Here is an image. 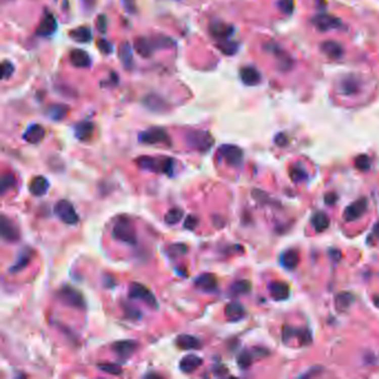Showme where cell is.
<instances>
[{
    "label": "cell",
    "instance_id": "1",
    "mask_svg": "<svg viewBox=\"0 0 379 379\" xmlns=\"http://www.w3.org/2000/svg\"><path fill=\"white\" fill-rule=\"evenodd\" d=\"M139 168L154 174H165L172 176L175 171V159L170 157H154V156H140L136 159Z\"/></svg>",
    "mask_w": 379,
    "mask_h": 379
},
{
    "label": "cell",
    "instance_id": "2",
    "mask_svg": "<svg viewBox=\"0 0 379 379\" xmlns=\"http://www.w3.org/2000/svg\"><path fill=\"white\" fill-rule=\"evenodd\" d=\"M111 236L117 242L130 245V246H135L137 244L136 229L133 227L132 221L127 217H120L116 220Z\"/></svg>",
    "mask_w": 379,
    "mask_h": 379
},
{
    "label": "cell",
    "instance_id": "3",
    "mask_svg": "<svg viewBox=\"0 0 379 379\" xmlns=\"http://www.w3.org/2000/svg\"><path fill=\"white\" fill-rule=\"evenodd\" d=\"M186 143L189 147L199 153H207L213 147L215 141L209 131L189 130L186 133Z\"/></svg>",
    "mask_w": 379,
    "mask_h": 379
},
{
    "label": "cell",
    "instance_id": "4",
    "mask_svg": "<svg viewBox=\"0 0 379 379\" xmlns=\"http://www.w3.org/2000/svg\"><path fill=\"white\" fill-rule=\"evenodd\" d=\"M138 140L144 145H165L171 146V139L164 128L152 127L138 135Z\"/></svg>",
    "mask_w": 379,
    "mask_h": 379
},
{
    "label": "cell",
    "instance_id": "5",
    "mask_svg": "<svg viewBox=\"0 0 379 379\" xmlns=\"http://www.w3.org/2000/svg\"><path fill=\"white\" fill-rule=\"evenodd\" d=\"M57 296L61 303H64L66 306H69L71 308L85 309L87 306L82 294L79 291H77L76 288L68 285L61 287L57 293Z\"/></svg>",
    "mask_w": 379,
    "mask_h": 379
},
{
    "label": "cell",
    "instance_id": "6",
    "mask_svg": "<svg viewBox=\"0 0 379 379\" xmlns=\"http://www.w3.org/2000/svg\"><path fill=\"white\" fill-rule=\"evenodd\" d=\"M54 213L66 225H76L79 221V216L74 206L66 199H61L56 203Z\"/></svg>",
    "mask_w": 379,
    "mask_h": 379
},
{
    "label": "cell",
    "instance_id": "7",
    "mask_svg": "<svg viewBox=\"0 0 379 379\" xmlns=\"http://www.w3.org/2000/svg\"><path fill=\"white\" fill-rule=\"evenodd\" d=\"M128 296H129L130 299L141 300V302L148 305L149 307L158 308V302L156 299L155 295L149 288L143 285V283L131 282L129 285V289H128Z\"/></svg>",
    "mask_w": 379,
    "mask_h": 379
},
{
    "label": "cell",
    "instance_id": "8",
    "mask_svg": "<svg viewBox=\"0 0 379 379\" xmlns=\"http://www.w3.org/2000/svg\"><path fill=\"white\" fill-rule=\"evenodd\" d=\"M218 155L229 166L237 167L243 163V150L235 145H222L218 148Z\"/></svg>",
    "mask_w": 379,
    "mask_h": 379
},
{
    "label": "cell",
    "instance_id": "9",
    "mask_svg": "<svg viewBox=\"0 0 379 379\" xmlns=\"http://www.w3.org/2000/svg\"><path fill=\"white\" fill-rule=\"evenodd\" d=\"M311 24L319 31H330L342 27V21L337 17L328 14H319L311 18Z\"/></svg>",
    "mask_w": 379,
    "mask_h": 379
},
{
    "label": "cell",
    "instance_id": "10",
    "mask_svg": "<svg viewBox=\"0 0 379 379\" xmlns=\"http://www.w3.org/2000/svg\"><path fill=\"white\" fill-rule=\"evenodd\" d=\"M0 231H2V238L7 243H16L20 238L18 226L6 215H2V218H0Z\"/></svg>",
    "mask_w": 379,
    "mask_h": 379
},
{
    "label": "cell",
    "instance_id": "11",
    "mask_svg": "<svg viewBox=\"0 0 379 379\" xmlns=\"http://www.w3.org/2000/svg\"><path fill=\"white\" fill-rule=\"evenodd\" d=\"M138 342L132 339H124L111 344V350L122 359H128L135 354L138 349Z\"/></svg>",
    "mask_w": 379,
    "mask_h": 379
},
{
    "label": "cell",
    "instance_id": "12",
    "mask_svg": "<svg viewBox=\"0 0 379 379\" xmlns=\"http://www.w3.org/2000/svg\"><path fill=\"white\" fill-rule=\"evenodd\" d=\"M194 283L199 291L205 293H215L218 289L217 278L214 274H210V272H203V274H200L195 278Z\"/></svg>",
    "mask_w": 379,
    "mask_h": 379
},
{
    "label": "cell",
    "instance_id": "13",
    "mask_svg": "<svg viewBox=\"0 0 379 379\" xmlns=\"http://www.w3.org/2000/svg\"><path fill=\"white\" fill-rule=\"evenodd\" d=\"M32 257L33 250L30 247H25L20 249L19 253L17 254V258L14 261V264L8 268V271L10 274H16V272H19L22 269H25L26 267L30 264Z\"/></svg>",
    "mask_w": 379,
    "mask_h": 379
},
{
    "label": "cell",
    "instance_id": "14",
    "mask_svg": "<svg viewBox=\"0 0 379 379\" xmlns=\"http://www.w3.org/2000/svg\"><path fill=\"white\" fill-rule=\"evenodd\" d=\"M158 43L156 37L148 39L146 37H139L133 42V49L141 57H149L154 53V50L158 49Z\"/></svg>",
    "mask_w": 379,
    "mask_h": 379
},
{
    "label": "cell",
    "instance_id": "15",
    "mask_svg": "<svg viewBox=\"0 0 379 379\" xmlns=\"http://www.w3.org/2000/svg\"><path fill=\"white\" fill-rule=\"evenodd\" d=\"M367 209V199L360 198L355 203L349 205L344 211V218L346 221H354L359 219L365 214Z\"/></svg>",
    "mask_w": 379,
    "mask_h": 379
},
{
    "label": "cell",
    "instance_id": "16",
    "mask_svg": "<svg viewBox=\"0 0 379 379\" xmlns=\"http://www.w3.org/2000/svg\"><path fill=\"white\" fill-rule=\"evenodd\" d=\"M209 30H210L211 36L216 38L218 41L227 40V39H229L232 36L233 31H235V29H233L232 26L226 25V24H224V22H220V21L213 22V24L210 25Z\"/></svg>",
    "mask_w": 379,
    "mask_h": 379
},
{
    "label": "cell",
    "instance_id": "17",
    "mask_svg": "<svg viewBox=\"0 0 379 379\" xmlns=\"http://www.w3.org/2000/svg\"><path fill=\"white\" fill-rule=\"evenodd\" d=\"M56 29H57V20H56L54 15L48 13L44 15L40 24L38 25L36 33L41 37H49L53 35Z\"/></svg>",
    "mask_w": 379,
    "mask_h": 379
},
{
    "label": "cell",
    "instance_id": "18",
    "mask_svg": "<svg viewBox=\"0 0 379 379\" xmlns=\"http://www.w3.org/2000/svg\"><path fill=\"white\" fill-rule=\"evenodd\" d=\"M360 90L359 79L354 76L345 77L339 83V91L344 96H355Z\"/></svg>",
    "mask_w": 379,
    "mask_h": 379
},
{
    "label": "cell",
    "instance_id": "19",
    "mask_svg": "<svg viewBox=\"0 0 379 379\" xmlns=\"http://www.w3.org/2000/svg\"><path fill=\"white\" fill-rule=\"evenodd\" d=\"M44 135H46L44 128L39 124H33L27 128L24 135H22V138H24L27 143L35 145L40 143L44 138Z\"/></svg>",
    "mask_w": 379,
    "mask_h": 379
},
{
    "label": "cell",
    "instance_id": "20",
    "mask_svg": "<svg viewBox=\"0 0 379 379\" xmlns=\"http://www.w3.org/2000/svg\"><path fill=\"white\" fill-rule=\"evenodd\" d=\"M176 345L178 348L182 350H195L202 348L203 344L197 337L193 335H187V334H181V335L176 338Z\"/></svg>",
    "mask_w": 379,
    "mask_h": 379
},
{
    "label": "cell",
    "instance_id": "21",
    "mask_svg": "<svg viewBox=\"0 0 379 379\" xmlns=\"http://www.w3.org/2000/svg\"><path fill=\"white\" fill-rule=\"evenodd\" d=\"M202 365H203V359L197 355L191 354L181 358L179 363V369L182 372H185V374H192V372L198 369Z\"/></svg>",
    "mask_w": 379,
    "mask_h": 379
},
{
    "label": "cell",
    "instance_id": "22",
    "mask_svg": "<svg viewBox=\"0 0 379 379\" xmlns=\"http://www.w3.org/2000/svg\"><path fill=\"white\" fill-rule=\"evenodd\" d=\"M225 316L229 321H239L246 316V309L238 302H231L225 307Z\"/></svg>",
    "mask_w": 379,
    "mask_h": 379
},
{
    "label": "cell",
    "instance_id": "23",
    "mask_svg": "<svg viewBox=\"0 0 379 379\" xmlns=\"http://www.w3.org/2000/svg\"><path fill=\"white\" fill-rule=\"evenodd\" d=\"M94 126L91 121H80L74 126V132L77 139L81 141H87L93 135Z\"/></svg>",
    "mask_w": 379,
    "mask_h": 379
},
{
    "label": "cell",
    "instance_id": "24",
    "mask_svg": "<svg viewBox=\"0 0 379 379\" xmlns=\"http://www.w3.org/2000/svg\"><path fill=\"white\" fill-rule=\"evenodd\" d=\"M118 56L122 64V67L127 70H131L133 67V56L130 43L128 41H122L118 48Z\"/></svg>",
    "mask_w": 379,
    "mask_h": 379
},
{
    "label": "cell",
    "instance_id": "25",
    "mask_svg": "<svg viewBox=\"0 0 379 379\" xmlns=\"http://www.w3.org/2000/svg\"><path fill=\"white\" fill-rule=\"evenodd\" d=\"M320 49H321V52L327 56V57L335 59V60L342 58L344 55L343 44L334 40H327L325 42H322Z\"/></svg>",
    "mask_w": 379,
    "mask_h": 379
},
{
    "label": "cell",
    "instance_id": "26",
    "mask_svg": "<svg viewBox=\"0 0 379 379\" xmlns=\"http://www.w3.org/2000/svg\"><path fill=\"white\" fill-rule=\"evenodd\" d=\"M298 337L300 343L303 345H308L311 342V335L307 329H295L293 327H283L282 330V339L283 342L287 341V338Z\"/></svg>",
    "mask_w": 379,
    "mask_h": 379
},
{
    "label": "cell",
    "instance_id": "27",
    "mask_svg": "<svg viewBox=\"0 0 379 379\" xmlns=\"http://www.w3.org/2000/svg\"><path fill=\"white\" fill-rule=\"evenodd\" d=\"M49 189V181L43 176H37L29 183V192L32 196L41 197Z\"/></svg>",
    "mask_w": 379,
    "mask_h": 379
},
{
    "label": "cell",
    "instance_id": "28",
    "mask_svg": "<svg viewBox=\"0 0 379 379\" xmlns=\"http://www.w3.org/2000/svg\"><path fill=\"white\" fill-rule=\"evenodd\" d=\"M268 288L270 296L275 300H286L291 295L289 286L283 281H272Z\"/></svg>",
    "mask_w": 379,
    "mask_h": 379
},
{
    "label": "cell",
    "instance_id": "29",
    "mask_svg": "<svg viewBox=\"0 0 379 379\" xmlns=\"http://www.w3.org/2000/svg\"><path fill=\"white\" fill-rule=\"evenodd\" d=\"M241 78H242V81L247 86L258 85L261 80V76L259 74V71L252 66L244 67V68L241 69Z\"/></svg>",
    "mask_w": 379,
    "mask_h": 379
},
{
    "label": "cell",
    "instance_id": "30",
    "mask_svg": "<svg viewBox=\"0 0 379 379\" xmlns=\"http://www.w3.org/2000/svg\"><path fill=\"white\" fill-rule=\"evenodd\" d=\"M69 59L71 64L78 68H86L90 66V57L82 49H74L70 52Z\"/></svg>",
    "mask_w": 379,
    "mask_h": 379
},
{
    "label": "cell",
    "instance_id": "31",
    "mask_svg": "<svg viewBox=\"0 0 379 379\" xmlns=\"http://www.w3.org/2000/svg\"><path fill=\"white\" fill-rule=\"evenodd\" d=\"M69 35L72 40L79 43H87L90 41L92 38L91 29L88 27H77L74 30L70 31Z\"/></svg>",
    "mask_w": 379,
    "mask_h": 379
},
{
    "label": "cell",
    "instance_id": "32",
    "mask_svg": "<svg viewBox=\"0 0 379 379\" xmlns=\"http://www.w3.org/2000/svg\"><path fill=\"white\" fill-rule=\"evenodd\" d=\"M46 114L52 120L58 121V120L64 119L65 117L67 116V114H68V107H67V106H65V105H61V104L50 105L49 107L47 108Z\"/></svg>",
    "mask_w": 379,
    "mask_h": 379
},
{
    "label": "cell",
    "instance_id": "33",
    "mask_svg": "<svg viewBox=\"0 0 379 379\" xmlns=\"http://www.w3.org/2000/svg\"><path fill=\"white\" fill-rule=\"evenodd\" d=\"M330 220L329 217H328L326 214L321 213V211H318L316 213L313 217H311V225L315 228V230L317 232H321L325 231L328 227H329Z\"/></svg>",
    "mask_w": 379,
    "mask_h": 379
},
{
    "label": "cell",
    "instance_id": "34",
    "mask_svg": "<svg viewBox=\"0 0 379 379\" xmlns=\"http://www.w3.org/2000/svg\"><path fill=\"white\" fill-rule=\"evenodd\" d=\"M299 263V254L297 250L291 249L281 256V265L287 269H295Z\"/></svg>",
    "mask_w": 379,
    "mask_h": 379
},
{
    "label": "cell",
    "instance_id": "35",
    "mask_svg": "<svg viewBox=\"0 0 379 379\" xmlns=\"http://www.w3.org/2000/svg\"><path fill=\"white\" fill-rule=\"evenodd\" d=\"M354 302V296L350 293H341L335 299V306L338 311H346Z\"/></svg>",
    "mask_w": 379,
    "mask_h": 379
},
{
    "label": "cell",
    "instance_id": "36",
    "mask_svg": "<svg viewBox=\"0 0 379 379\" xmlns=\"http://www.w3.org/2000/svg\"><path fill=\"white\" fill-rule=\"evenodd\" d=\"M182 217H183V210L179 207H174L167 211L164 219L167 225L174 226L182 219Z\"/></svg>",
    "mask_w": 379,
    "mask_h": 379
},
{
    "label": "cell",
    "instance_id": "37",
    "mask_svg": "<svg viewBox=\"0 0 379 379\" xmlns=\"http://www.w3.org/2000/svg\"><path fill=\"white\" fill-rule=\"evenodd\" d=\"M250 289H252V283H250L249 280H237L232 283V285L230 286V293L232 295H236V296H238V295H244V294H247L250 292Z\"/></svg>",
    "mask_w": 379,
    "mask_h": 379
},
{
    "label": "cell",
    "instance_id": "38",
    "mask_svg": "<svg viewBox=\"0 0 379 379\" xmlns=\"http://www.w3.org/2000/svg\"><path fill=\"white\" fill-rule=\"evenodd\" d=\"M217 48H218L220 52L224 53L225 55L231 56L237 53L238 43L235 41H231L230 39H227V40L218 41V43H217Z\"/></svg>",
    "mask_w": 379,
    "mask_h": 379
},
{
    "label": "cell",
    "instance_id": "39",
    "mask_svg": "<svg viewBox=\"0 0 379 379\" xmlns=\"http://www.w3.org/2000/svg\"><path fill=\"white\" fill-rule=\"evenodd\" d=\"M16 177L14 174H5L2 177V182H0V193L5 195L8 189H11L16 185Z\"/></svg>",
    "mask_w": 379,
    "mask_h": 379
},
{
    "label": "cell",
    "instance_id": "40",
    "mask_svg": "<svg viewBox=\"0 0 379 379\" xmlns=\"http://www.w3.org/2000/svg\"><path fill=\"white\" fill-rule=\"evenodd\" d=\"M253 352H254V350H253ZM253 352H249V350H245V352H243L241 355L238 356L237 361H238V365H239V367H241V368L246 369V368H248L250 365L253 364V359H254L253 356L256 354V353L253 354Z\"/></svg>",
    "mask_w": 379,
    "mask_h": 379
},
{
    "label": "cell",
    "instance_id": "41",
    "mask_svg": "<svg viewBox=\"0 0 379 379\" xmlns=\"http://www.w3.org/2000/svg\"><path fill=\"white\" fill-rule=\"evenodd\" d=\"M98 368L104 372H107V374L109 375H120L122 372L121 367L117 364H110V363L99 364Z\"/></svg>",
    "mask_w": 379,
    "mask_h": 379
},
{
    "label": "cell",
    "instance_id": "42",
    "mask_svg": "<svg viewBox=\"0 0 379 379\" xmlns=\"http://www.w3.org/2000/svg\"><path fill=\"white\" fill-rule=\"evenodd\" d=\"M187 246L185 244H174L168 247V255L170 257H178L187 253Z\"/></svg>",
    "mask_w": 379,
    "mask_h": 379
},
{
    "label": "cell",
    "instance_id": "43",
    "mask_svg": "<svg viewBox=\"0 0 379 379\" xmlns=\"http://www.w3.org/2000/svg\"><path fill=\"white\" fill-rule=\"evenodd\" d=\"M355 166L356 168L361 171H367L370 168V159L367 157L366 155L358 156V157L355 159Z\"/></svg>",
    "mask_w": 379,
    "mask_h": 379
},
{
    "label": "cell",
    "instance_id": "44",
    "mask_svg": "<svg viewBox=\"0 0 379 379\" xmlns=\"http://www.w3.org/2000/svg\"><path fill=\"white\" fill-rule=\"evenodd\" d=\"M291 177L295 182H300L307 178V172L303 168H300V167H295V168H292L291 170Z\"/></svg>",
    "mask_w": 379,
    "mask_h": 379
},
{
    "label": "cell",
    "instance_id": "45",
    "mask_svg": "<svg viewBox=\"0 0 379 379\" xmlns=\"http://www.w3.org/2000/svg\"><path fill=\"white\" fill-rule=\"evenodd\" d=\"M14 71H15V67H14L13 64L10 63V61H7V60L3 61V64H2V78L4 80L8 79V78L13 76Z\"/></svg>",
    "mask_w": 379,
    "mask_h": 379
},
{
    "label": "cell",
    "instance_id": "46",
    "mask_svg": "<svg viewBox=\"0 0 379 379\" xmlns=\"http://www.w3.org/2000/svg\"><path fill=\"white\" fill-rule=\"evenodd\" d=\"M278 7L280 11L286 15H291L295 7L294 0H278Z\"/></svg>",
    "mask_w": 379,
    "mask_h": 379
},
{
    "label": "cell",
    "instance_id": "47",
    "mask_svg": "<svg viewBox=\"0 0 379 379\" xmlns=\"http://www.w3.org/2000/svg\"><path fill=\"white\" fill-rule=\"evenodd\" d=\"M97 47L100 52L105 55H109L111 52H113V44H111L108 40H106V39H99L97 42Z\"/></svg>",
    "mask_w": 379,
    "mask_h": 379
},
{
    "label": "cell",
    "instance_id": "48",
    "mask_svg": "<svg viewBox=\"0 0 379 379\" xmlns=\"http://www.w3.org/2000/svg\"><path fill=\"white\" fill-rule=\"evenodd\" d=\"M198 218L196 216L194 215H189L187 216V218L185 219V222H183V228L188 230H194L195 228L198 226Z\"/></svg>",
    "mask_w": 379,
    "mask_h": 379
},
{
    "label": "cell",
    "instance_id": "49",
    "mask_svg": "<svg viewBox=\"0 0 379 379\" xmlns=\"http://www.w3.org/2000/svg\"><path fill=\"white\" fill-rule=\"evenodd\" d=\"M275 143L278 145V146L283 147V146H286V145H287L288 138L286 137L285 133H278V135L275 138Z\"/></svg>",
    "mask_w": 379,
    "mask_h": 379
},
{
    "label": "cell",
    "instance_id": "50",
    "mask_svg": "<svg viewBox=\"0 0 379 379\" xmlns=\"http://www.w3.org/2000/svg\"><path fill=\"white\" fill-rule=\"evenodd\" d=\"M97 26L99 28V30L102 32H105L106 27H107V19L104 15H100L97 19Z\"/></svg>",
    "mask_w": 379,
    "mask_h": 379
},
{
    "label": "cell",
    "instance_id": "51",
    "mask_svg": "<svg viewBox=\"0 0 379 379\" xmlns=\"http://www.w3.org/2000/svg\"><path fill=\"white\" fill-rule=\"evenodd\" d=\"M337 199H338L337 195L334 194V193H328V194H326V196H325V202H326L327 205H334L337 202Z\"/></svg>",
    "mask_w": 379,
    "mask_h": 379
},
{
    "label": "cell",
    "instance_id": "52",
    "mask_svg": "<svg viewBox=\"0 0 379 379\" xmlns=\"http://www.w3.org/2000/svg\"><path fill=\"white\" fill-rule=\"evenodd\" d=\"M122 2H124L125 7L127 9H132L133 8V2H135V0H122Z\"/></svg>",
    "mask_w": 379,
    "mask_h": 379
},
{
    "label": "cell",
    "instance_id": "53",
    "mask_svg": "<svg viewBox=\"0 0 379 379\" xmlns=\"http://www.w3.org/2000/svg\"><path fill=\"white\" fill-rule=\"evenodd\" d=\"M82 3H83V5L86 6V7L91 8L92 6L94 5V0H82Z\"/></svg>",
    "mask_w": 379,
    "mask_h": 379
},
{
    "label": "cell",
    "instance_id": "54",
    "mask_svg": "<svg viewBox=\"0 0 379 379\" xmlns=\"http://www.w3.org/2000/svg\"><path fill=\"white\" fill-rule=\"evenodd\" d=\"M374 232H375L376 235L379 237V221L377 222V224H376L375 227H374Z\"/></svg>",
    "mask_w": 379,
    "mask_h": 379
}]
</instances>
